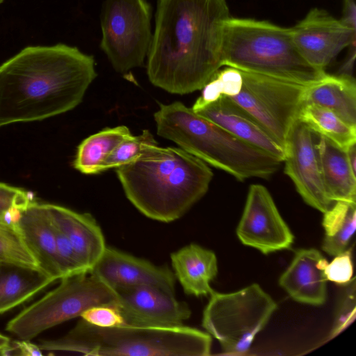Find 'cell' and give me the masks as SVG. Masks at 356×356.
Returning a JSON list of instances; mask_svg holds the SVG:
<instances>
[{
    "label": "cell",
    "mask_w": 356,
    "mask_h": 356,
    "mask_svg": "<svg viewBox=\"0 0 356 356\" xmlns=\"http://www.w3.org/2000/svg\"><path fill=\"white\" fill-rule=\"evenodd\" d=\"M37 345L41 350L86 355L207 356L210 355L211 337L184 325L100 327L81 318L65 335L40 340Z\"/></svg>",
    "instance_id": "obj_5"
},
{
    "label": "cell",
    "mask_w": 356,
    "mask_h": 356,
    "mask_svg": "<svg viewBox=\"0 0 356 356\" xmlns=\"http://www.w3.org/2000/svg\"><path fill=\"white\" fill-rule=\"evenodd\" d=\"M346 151L350 167L356 173V144L351 145Z\"/></svg>",
    "instance_id": "obj_38"
},
{
    "label": "cell",
    "mask_w": 356,
    "mask_h": 356,
    "mask_svg": "<svg viewBox=\"0 0 356 356\" xmlns=\"http://www.w3.org/2000/svg\"><path fill=\"white\" fill-rule=\"evenodd\" d=\"M314 136V133L297 119L286 138L282 162L284 173L292 180L303 200L325 213L335 202L329 198L323 184Z\"/></svg>",
    "instance_id": "obj_11"
},
{
    "label": "cell",
    "mask_w": 356,
    "mask_h": 356,
    "mask_svg": "<svg viewBox=\"0 0 356 356\" xmlns=\"http://www.w3.org/2000/svg\"><path fill=\"white\" fill-rule=\"evenodd\" d=\"M355 44L356 43H353L348 47V51L343 62L339 68L337 75L354 77L353 70L356 55Z\"/></svg>",
    "instance_id": "obj_37"
},
{
    "label": "cell",
    "mask_w": 356,
    "mask_h": 356,
    "mask_svg": "<svg viewBox=\"0 0 356 356\" xmlns=\"http://www.w3.org/2000/svg\"><path fill=\"white\" fill-rule=\"evenodd\" d=\"M17 227L40 271L54 282L60 280L54 225L46 204H30L21 212Z\"/></svg>",
    "instance_id": "obj_18"
},
{
    "label": "cell",
    "mask_w": 356,
    "mask_h": 356,
    "mask_svg": "<svg viewBox=\"0 0 356 356\" xmlns=\"http://www.w3.org/2000/svg\"><path fill=\"white\" fill-rule=\"evenodd\" d=\"M210 296L202 326L227 354L247 352L277 307L257 284L229 293L214 291Z\"/></svg>",
    "instance_id": "obj_8"
},
{
    "label": "cell",
    "mask_w": 356,
    "mask_h": 356,
    "mask_svg": "<svg viewBox=\"0 0 356 356\" xmlns=\"http://www.w3.org/2000/svg\"><path fill=\"white\" fill-rule=\"evenodd\" d=\"M356 202L337 201L324 213L323 226L326 236H332L343 225L352 206Z\"/></svg>",
    "instance_id": "obj_35"
},
{
    "label": "cell",
    "mask_w": 356,
    "mask_h": 356,
    "mask_svg": "<svg viewBox=\"0 0 356 356\" xmlns=\"http://www.w3.org/2000/svg\"><path fill=\"white\" fill-rule=\"evenodd\" d=\"M115 307L123 319V325L174 327L183 325L191 311L175 295L150 286L123 287L115 290Z\"/></svg>",
    "instance_id": "obj_13"
},
{
    "label": "cell",
    "mask_w": 356,
    "mask_h": 356,
    "mask_svg": "<svg viewBox=\"0 0 356 356\" xmlns=\"http://www.w3.org/2000/svg\"><path fill=\"white\" fill-rule=\"evenodd\" d=\"M0 265H13L39 270L17 225L0 219Z\"/></svg>",
    "instance_id": "obj_26"
},
{
    "label": "cell",
    "mask_w": 356,
    "mask_h": 356,
    "mask_svg": "<svg viewBox=\"0 0 356 356\" xmlns=\"http://www.w3.org/2000/svg\"><path fill=\"white\" fill-rule=\"evenodd\" d=\"M222 66L300 83H313L326 72L309 64L293 40L291 28L268 21L230 17L225 23Z\"/></svg>",
    "instance_id": "obj_6"
},
{
    "label": "cell",
    "mask_w": 356,
    "mask_h": 356,
    "mask_svg": "<svg viewBox=\"0 0 356 356\" xmlns=\"http://www.w3.org/2000/svg\"><path fill=\"white\" fill-rule=\"evenodd\" d=\"M242 83V75L238 70L227 67L218 70L202 88V95L191 108H197L216 100L220 96L231 97L236 95L241 89Z\"/></svg>",
    "instance_id": "obj_27"
},
{
    "label": "cell",
    "mask_w": 356,
    "mask_h": 356,
    "mask_svg": "<svg viewBox=\"0 0 356 356\" xmlns=\"http://www.w3.org/2000/svg\"><path fill=\"white\" fill-rule=\"evenodd\" d=\"M36 202L31 193L16 186L0 182V212L11 209L25 210Z\"/></svg>",
    "instance_id": "obj_32"
},
{
    "label": "cell",
    "mask_w": 356,
    "mask_h": 356,
    "mask_svg": "<svg viewBox=\"0 0 356 356\" xmlns=\"http://www.w3.org/2000/svg\"><path fill=\"white\" fill-rule=\"evenodd\" d=\"M340 21L347 27L356 31V4L355 0H343Z\"/></svg>",
    "instance_id": "obj_36"
},
{
    "label": "cell",
    "mask_w": 356,
    "mask_h": 356,
    "mask_svg": "<svg viewBox=\"0 0 356 356\" xmlns=\"http://www.w3.org/2000/svg\"><path fill=\"white\" fill-rule=\"evenodd\" d=\"M125 126L108 128L83 140L78 146L74 168L86 175L101 172L103 162L124 140L131 137Z\"/></svg>",
    "instance_id": "obj_24"
},
{
    "label": "cell",
    "mask_w": 356,
    "mask_h": 356,
    "mask_svg": "<svg viewBox=\"0 0 356 356\" xmlns=\"http://www.w3.org/2000/svg\"><path fill=\"white\" fill-rule=\"evenodd\" d=\"M97 76L92 56L65 44L28 46L0 65V127L79 105Z\"/></svg>",
    "instance_id": "obj_2"
},
{
    "label": "cell",
    "mask_w": 356,
    "mask_h": 356,
    "mask_svg": "<svg viewBox=\"0 0 356 356\" xmlns=\"http://www.w3.org/2000/svg\"><path fill=\"white\" fill-rule=\"evenodd\" d=\"M226 0H158L147 53L150 82L174 94L202 90L222 67Z\"/></svg>",
    "instance_id": "obj_1"
},
{
    "label": "cell",
    "mask_w": 356,
    "mask_h": 356,
    "mask_svg": "<svg viewBox=\"0 0 356 356\" xmlns=\"http://www.w3.org/2000/svg\"><path fill=\"white\" fill-rule=\"evenodd\" d=\"M81 317L92 325L100 327L123 325V319L113 306H95L85 311Z\"/></svg>",
    "instance_id": "obj_34"
},
{
    "label": "cell",
    "mask_w": 356,
    "mask_h": 356,
    "mask_svg": "<svg viewBox=\"0 0 356 356\" xmlns=\"http://www.w3.org/2000/svg\"><path fill=\"white\" fill-rule=\"evenodd\" d=\"M154 145H157V142L149 130H144L139 136H132L113 149L103 162L100 171L127 164L137 158L145 149Z\"/></svg>",
    "instance_id": "obj_28"
},
{
    "label": "cell",
    "mask_w": 356,
    "mask_h": 356,
    "mask_svg": "<svg viewBox=\"0 0 356 356\" xmlns=\"http://www.w3.org/2000/svg\"><path fill=\"white\" fill-rule=\"evenodd\" d=\"M60 284L10 320L6 330L22 340H31L44 331L100 305L114 306L115 290L88 273L63 278Z\"/></svg>",
    "instance_id": "obj_7"
},
{
    "label": "cell",
    "mask_w": 356,
    "mask_h": 356,
    "mask_svg": "<svg viewBox=\"0 0 356 356\" xmlns=\"http://www.w3.org/2000/svg\"><path fill=\"white\" fill-rule=\"evenodd\" d=\"M90 274L116 290L150 286L175 295V277L167 266H158L113 248L106 247Z\"/></svg>",
    "instance_id": "obj_15"
},
{
    "label": "cell",
    "mask_w": 356,
    "mask_h": 356,
    "mask_svg": "<svg viewBox=\"0 0 356 356\" xmlns=\"http://www.w3.org/2000/svg\"><path fill=\"white\" fill-rule=\"evenodd\" d=\"M236 234L243 244L263 254L289 249L293 235L280 214L268 190L263 185L250 186Z\"/></svg>",
    "instance_id": "obj_12"
},
{
    "label": "cell",
    "mask_w": 356,
    "mask_h": 356,
    "mask_svg": "<svg viewBox=\"0 0 356 356\" xmlns=\"http://www.w3.org/2000/svg\"><path fill=\"white\" fill-rule=\"evenodd\" d=\"M355 279L346 284L339 301L330 335L335 337L346 328L355 318Z\"/></svg>",
    "instance_id": "obj_30"
},
{
    "label": "cell",
    "mask_w": 356,
    "mask_h": 356,
    "mask_svg": "<svg viewBox=\"0 0 356 356\" xmlns=\"http://www.w3.org/2000/svg\"><path fill=\"white\" fill-rule=\"evenodd\" d=\"M170 259L175 277L186 294L199 297L214 291L210 286L218 273L213 252L191 243L172 253Z\"/></svg>",
    "instance_id": "obj_20"
},
{
    "label": "cell",
    "mask_w": 356,
    "mask_h": 356,
    "mask_svg": "<svg viewBox=\"0 0 356 356\" xmlns=\"http://www.w3.org/2000/svg\"><path fill=\"white\" fill-rule=\"evenodd\" d=\"M10 341L9 337L0 333V355H1L2 352L8 346Z\"/></svg>",
    "instance_id": "obj_39"
},
{
    "label": "cell",
    "mask_w": 356,
    "mask_h": 356,
    "mask_svg": "<svg viewBox=\"0 0 356 356\" xmlns=\"http://www.w3.org/2000/svg\"><path fill=\"white\" fill-rule=\"evenodd\" d=\"M327 261L314 248L300 249L279 279L280 285L296 301L323 305L327 297L324 269Z\"/></svg>",
    "instance_id": "obj_17"
},
{
    "label": "cell",
    "mask_w": 356,
    "mask_h": 356,
    "mask_svg": "<svg viewBox=\"0 0 356 356\" xmlns=\"http://www.w3.org/2000/svg\"><path fill=\"white\" fill-rule=\"evenodd\" d=\"M4 1V0H0V5Z\"/></svg>",
    "instance_id": "obj_41"
},
{
    "label": "cell",
    "mask_w": 356,
    "mask_h": 356,
    "mask_svg": "<svg viewBox=\"0 0 356 356\" xmlns=\"http://www.w3.org/2000/svg\"><path fill=\"white\" fill-rule=\"evenodd\" d=\"M125 195L144 216L170 222L181 218L207 192L213 172L207 164L181 148L145 149L116 168Z\"/></svg>",
    "instance_id": "obj_3"
},
{
    "label": "cell",
    "mask_w": 356,
    "mask_h": 356,
    "mask_svg": "<svg viewBox=\"0 0 356 356\" xmlns=\"http://www.w3.org/2000/svg\"><path fill=\"white\" fill-rule=\"evenodd\" d=\"M157 134L238 181L268 179L282 161L195 113L180 102L160 104L154 115Z\"/></svg>",
    "instance_id": "obj_4"
},
{
    "label": "cell",
    "mask_w": 356,
    "mask_h": 356,
    "mask_svg": "<svg viewBox=\"0 0 356 356\" xmlns=\"http://www.w3.org/2000/svg\"><path fill=\"white\" fill-rule=\"evenodd\" d=\"M323 184L334 202H356V173L349 163L346 151L324 137L316 143Z\"/></svg>",
    "instance_id": "obj_21"
},
{
    "label": "cell",
    "mask_w": 356,
    "mask_h": 356,
    "mask_svg": "<svg viewBox=\"0 0 356 356\" xmlns=\"http://www.w3.org/2000/svg\"><path fill=\"white\" fill-rule=\"evenodd\" d=\"M240 72L243 79L241 89L236 95L229 98L249 113L284 148L289 130L298 119L304 103L308 85L257 73Z\"/></svg>",
    "instance_id": "obj_9"
},
{
    "label": "cell",
    "mask_w": 356,
    "mask_h": 356,
    "mask_svg": "<svg viewBox=\"0 0 356 356\" xmlns=\"http://www.w3.org/2000/svg\"><path fill=\"white\" fill-rule=\"evenodd\" d=\"M151 17L146 0L104 1L100 47L117 72H126L143 63L152 39Z\"/></svg>",
    "instance_id": "obj_10"
},
{
    "label": "cell",
    "mask_w": 356,
    "mask_h": 356,
    "mask_svg": "<svg viewBox=\"0 0 356 356\" xmlns=\"http://www.w3.org/2000/svg\"><path fill=\"white\" fill-rule=\"evenodd\" d=\"M356 229V204L352 206L342 227L332 236H326L322 244L324 252L337 256L347 250Z\"/></svg>",
    "instance_id": "obj_31"
},
{
    "label": "cell",
    "mask_w": 356,
    "mask_h": 356,
    "mask_svg": "<svg viewBox=\"0 0 356 356\" xmlns=\"http://www.w3.org/2000/svg\"><path fill=\"white\" fill-rule=\"evenodd\" d=\"M193 111L236 137L276 156L282 161L284 149L245 110L227 96H220Z\"/></svg>",
    "instance_id": "obj_16"
},
{
    "label": "cell",
    "mask_w": 356,
    "mask_h": 356,
    "mask_svg": "<svg viewBox=\"0 0 356 356\" xmlns=\"http://www.w3.org/2000/svg\"><path fill=\"white\" fill-rule=\"evenodd\" d=\"M45 204L52 221L67 237L89 273L106 247L100 227L88 213H79L57 204Z\"/></svg>",
    "instance_id": "obj_19"
},
{
    "label": "cell",
    "mask_w": 356,
    "mask_h": 356,
    "mask_svg": "<svg viewBox=\"0 0 356 356\" xmlns=\"http://www.w3.org/2000/svg\"><path fill=\"white\" fill-rule=\"evenodd\" d=\"M334 257L324 269L325 277L336 284L346 285L353 278L351 250H346Z\"/></svg>",
    "instance_id": "obj_33"
},
{
    "label": "cell",
    "mask_w": 356,
    "mask_h": 356,
    "mask_svg": "<svg viewBox=\"0 0 356 356\" xmlns=\"http://www.w3.org/2000/svg\"><path fill=\"white\" fill-rule=\"evenodd\" d=\"M298 119L315 134L346 150L356 144V127L350 125L333 111L314 104H303Z\"/></svg>",
    "instance_id": "obj_25"
},
{
    "label": "cell",
    "mask_w": 356,
    "mask_h": 356,
    "mask_svg": "<svg viewBox=\"0 0 356 356\" xmlns=\"http://www.w3.org/2000/svg\"><path fill=\"white\" fill-rule=\"evenodd\" d=\"M291 28L293 40L302 56L309 64L324 71L339 53L356 43V31L318 8L311 9Z\"/></svg>",
    "instance_id": "obj_14"
},
{
    "label": "cell",
    "mask_w": 356,
    "mask_h": 356,
    "mask_svg": "<svg viewBox=\"0 0 356 356\" xmlns=\"http://www.w3.org/2000/svg\"><path fill=\"white\" fill-rule=\"evenodd\" d=\"M3 213L0 212V219H3Z\"/></svg>",
    "instance_id": "obj_40"
},
{
    "label": "cell",
    "mask_w": 356,
    "mask_h": 356,
    "mask_svg": "<svg viewBox=\"0 0 356 356\" xmlns=\"http://www.w3.org/2000/svg\"><path fill=\"white\" fill-rule=\"evenodd\" d=\"M52 222L56 240L58 264L61 279L79 274L88 273L67 237L53 221Z\"/></svg>",
    "instance_id": "obj_29"
},
{
    "label": "cell",
    "mask_w": 356,
    "mask_h": 356,
    "mask_svg": "<svg viewBox=\"0 0 356 356\" xmlns=\"http://www.w3.org/2000/svg\"><path fill=\"white\" fill-rule=\"evenodd\" d=\"M303 104H314L327 108L350 125L356 127V83L354 77L327 73L308 85Z\"/></svg>",
    "instance_id": "obj_22"
},
{
    "label": "cell",
    "mask_w": 356,
    "mask_h": 356,
    "mask_svg": "<svg viewBox=\"0 0 356 356\" xmlns=\"http://www.w3.org/2000/svg\"><path fill=\"white\" fill-rule=\"evenodd\" d=\"M54 282L38 270L0 265V314L25 302Z\"/></svg>",
    "instance_id": "obj_23"
}]
</instances>
